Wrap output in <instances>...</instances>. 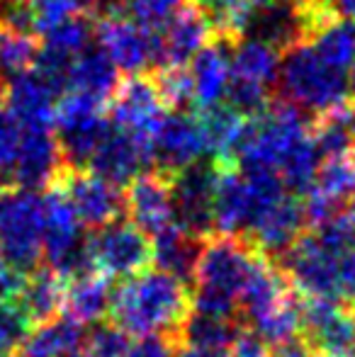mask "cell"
I'll use <instances>...</instances> for the list:
<instances>
[{
  "mask_svg": "<svg viewBox=\"0 0 355 357\" xmlns=\"http://www.w3.org/2000/svg\"><path fill=\"white\" fill-rule=\"evenodd\" d=\"M66 357H90V355L86 353V350H83V353H81V350H76V353H71V355H66Z\"/></svg>",
  "mask_w": 355,
  "mask_h": 357,
  "instance_id": "cell-53",
  "label": "cell"
},
{
  "mask_svg": "<svg viewBox=\"0 0 355 357\" xmlns=\"http://www.w3.org/2000/svg\"><path fill=\"white\" fill-rule=\"evenodd\" d=\"M304 224H307L304 204L294 192H285L258 216L248 234L261 253L282 255L292 245V241L302 234Z\"/></svg>",
  "mask_w": 355,
  "mask_h": 357,
  "instance_id": "cell-23",
  "label": "cell"
},
{
  "mask_svg": "<svg viewBox=\"0 0 355 357\" xmlns=\"http://www.w3.org/2000/svg\"><path fill=\"white\" fill-rule=\"evenodd\" d=\"M338 299L355 301V243L338 253Z\"/></svg>",
  "mask_w": 355,
  "mask_h": 357,
  "instance_id": "cell-42",
  "label": "cell"
},
{
  "mask_svg": "<svg viewBox=\"0 0 355 357\" xmlns=\"http://www.w3.org/2000/svg\"><path fill=\"white\" fill-rule=\"evenodd\" d=\"M3 197H5V183L0 180V204H3Z\"/></svg>",
  "mask_w": 355,
  "mask_h": 357,
  "instance_id": "cell-54",
  "label": "cell"
},
{
  "mask_svg": "<svg viewBox=\"0 0 355 357\" xmlns=\"http://www.w3.org/2000/svg\"><path fill=\"white\" fill-rule=\"evenodd\" d=\"M39 54V42L34 32L10 24H0V73L17 75L34 66Z\"/></svg>",
  "mask_w": 355,
  "mask_h": 357,
  "instance_id": "cell-34",
  "label": "cell"
},
{
  "mask_svg": "<svg viewBox=\"0 0 355 357\" xmlns=\"http://www.w3.org/2000/svg\"><path fill=\"white\" fill-rule=\"evenodd\" d=\"M256 260L258 253L239 236L219 234L217 238L199 245L192 270V280L197 282V289L190 299L192 311L234 319L239 296L251 278Z\"/></svg>",
  "mask_w": 355,
  "mask_h": 357,
  "instance_id": "cell-2",
  "label": "cell"
},
{
  "mask_svg": "<svg viewBox=\"0 0 355 357\" xmlns=\"http://www.w3.org/2000/svg\"><path fill=\"white\" fill-rule=\"evenodd\" d=\"M176 357H234L227 348H202V345H185Z\"/></svg>",
  "mask_w": 355,
  "mask_h": 357,
  "instance_id": "cell-46",
  "label": "cell"
},
{
  "mask_svg": "<svg viewBox=\"0 0 355 357\" xmlns=\"http://www.w3.org/2000/svg\"><path fill=\"white\" fill-rule=\"evenodd\" d=\"M86 340V331L78 321L68 319H49L37 324V328L29 331L27 340L22 343L24 357H66L81 350Z\"/></svg>",
  "mask_w": 355,
  "mask_h": 357,
  "instance_id": "cell-28",
  "label": "cell"
},
{
  "mask_svg": "<svg viewBox=\"0 0 355 357\" xmlns=\"http://www.w3.org/2000/svg\"><path fill=\"white\" fill-rule=\"evenodd\" d=\"M234 357H268V343L253 328H239L232 340Z\"/></svg>",
  "mask_w": 355,
  "mask_h": 357,
  "instance_id": "cell-44",
  "label": "cell"
},
{
  "mask_svg": "<svg viewBox=\"0 0 355 357\" xmlns=\"http://www.w3.org/2000/svg\"><path fill=\"white\" fill-rule=\"evenodd\" d=\"M0 255L5 265L27 275L44 260L42 195L17 188L0 204Z\"/></svg>",
  "mask_w": 355,
  "mask_h": 357,
  "instance_id": "cell-6",
  "label": "cell"
},
{
  "mask_svg": "<svg viewBox=\"0 0 355 357\" xmlns=\"http://www.w3.org/2000/svg\"><path fill=\"white\" fill-rule=\"evenodd\" d=\"M83 345L90 357H124L129 348V335L119 326L100 324L90 331V335H86Z\"/></svg>",
  "mask_w": 355,
  "mask_h": 357,
  "instance_id": "cell-40",
  "label": "cell"
},
{
  "mask_svg": "<svg viewBox=\"0 0 355 357\" xmlns=\"http://www.w3.org/2000/svg\"><path fill=\"white\" fill-rule=\"evenodd\" d=\"M10 3H20V0H0V5H10Z\"/></svg>",
  "mask_w": 355,
  "mask_h": 357,
  "instance_id": "cell-55",
  "label": "cell"
},
{
  "mask_svg": "<svg viewBox=\"0 0 355 357\" xmlns=\"http://www.w3.org/2000/svg\"><path fill=\"white\" fill-rule=\"evenodd\" d=\"M190 311L185 280L166 270H142L112 291L109 314L127 335H163L180 328Z\"/></svg>",
  "mask_w": 355,
  "mask_h": 357,
  "instance_id": "cell-1",
  "label": "cell"
},
{
  "mask_svg": "<svg viewBox=\"0 0 355 357\" xmlns=\"http://www.w3.org/2000/svg\"><path fill=\"white\" fill-rule=\"evenodd\" d=\"M119 83L117 66L107 59L103 49H83L71 63L66 88L83 90L100 100H107Z\"/></svg>",
  "mask_w": 355,
  "mask_h": 357,
  "instance_id": "cell-30",
  "label": "cell"
},
{
  "mask_svg": "<svg viewBox=\"0 0 355 357\" xmlns=\"http://www.w3.org/2000/svg\"><path fill=\"white\" fill-rule=\"evenodd\" d=\"M146 165H151V146L117 127H107L88 160V168L95 175L109 180L117 188L132 183Z\"/></svg>",
  "mask_w": 355,
  "mask_h": 357,
  "instance_id": "cell-19",
  "label": "cell"
},
{
  "mask_svg": "<svg viewBox=\"0 0 355 357\" xmlns=\"http://www.w3.org/2000/svg\"><path fill=\"white\" fill-rule=\"evenodd\" d=\"M199 253V238L180 229L178 224L168 226L166 231L153 236L151 243V260L166 273L176 275L180 280H192L195 260Z\"/></svg>",
  "mask_w": 355,
  "mask_h": 357,
  "instance_id": "cell-29",
  "label": "cell"
},
{
  "mask_svg": "<svg viewBox=\"0 0 355 357\" xmlns=\"http://www.w3.org/2000/svg\"><path fill=\"white\" fill-rule=\"evenodd\" d=\"M248 321H251V328L268 345H275L280 340H287L292 335H297V331L302 328V304L289 291L280 301H275L273 306L263 309L261 314L251 316Z\"/></svg>",
  "mask_w": 355,
  "mask_h": 357,
  "instance_id": "cell-33",
  "label": "cell"
},
{
  "mask_svg": "<svg viewBox=\"0 0 355 357\" xmlns=\"http://www.w3.org/2000/svg\"><path fill=\"white\" fill-rule=\"evenodd\" d=\"M86 253L90 268L105 278H129L151 263V241L134 221L114 219L86 236Z\"/></svg>",
  "mask_w": 355,
  "mask_h": 357,
  "instance_id": "cell-10",
  "label": "cell"
},
{
  "mask_svg": "<svg viewBox=\"0 0 355 357\" xmlns=\"http://www.w3.org/2000/svg\"><path fill=\"white\" fill-rule=\"evenodd\" d=\"M156 90L163 105L171 109H185L192 105V80L185 66H158Z\"/></svg>",
  "mask_w": 355,
  "mask_h": 357,
  "instance_id": "cell-38",
  "label": "cell"
},
{
  "mask_svg": "<svg viewBox=\"0 0 355 357\" xmlns=\"http://www.w3.org/2000/svg\"><path fill=\"white\" fill-rule=\"evenodd\" d=\"M219 165L212 163H197L178 170L171 175L173 188V202H176V221L180 229L188 234L207 236L214 231L212 221V199H214V183H217Z\"/></svg>",
  "mask_w": 355,
  "mask_h": 357,
  "instance_id": "cell-15",
  "label": "cell"
},
{
  "mask_svg": "<svg viewBox=\"0 0 355 357\" xmlns=\"http://www.w3.org/2000/svg\"><path fill=\"white\" fill-rule=\"evenodd\" d=\"M20 139H22V127L17 124V119L0 109V180L3 183H8V175L13 170Z\"/></svg>",
  "mask_w": 355,
  "mask_h": 357,
  "instance_id": "cell-41",
  "label": "cell"
},
{
  "mask_svg": "<svg viewBox=\"0 0 355 357\" xmlns=\"http://www.w3.org/2000/svg\"><path fill=\"white\" fill-rule=\"evenodd\" d=\"M195 5L212 27V34L232 44L248 32L256 13L253 0H195Z\"/></svg>",
  "mask_w": 355,
  "mask_h": 357,
  "instance_id": "cell-32",
  "label": "cell"
},
{
  "mask_svg": "<svg viewBox=\"0 0 355 357\" xmlns=\"http://www.w3.org/2000/svg\"><path fill=\"white\" fill-rule=\"evenodd\" d=\"M112 299V287L109 278H105L98 270H83L78 275H71L63 282V314L68 319L78 321L81 326L98 324L109 311Z\"/></svg>",
  "mask_w": 355,
  "mask_h": 357,
  "instance_id": "cell-25",
  "label": "cell"
},
{
  "mask_svg": "<svg viewBox=\"0 0 355 357\" xmlns=\"http://www.w3.org/2000/svg\"><path fill=\"white\" fill-rule=\"evenodd\" d=\"M333 17L355 20V0H322Z\"/></svg>",
  "mask_w": 355,
  "mask_h": 357,
  "instance_id": "cell-47",
  "label": "cell"
},
{
  "mask_svg": "<svg viewBox=\"0 0 355 357\" xmlns=\"http://www.w3.org/2000/svg\"><path fill=\"white\" fill-rule=\"evenodd\" d=\"M42 231L44 260L49 268L56 270L63 280L90 270L83 224L56 183L42 195Z\"/></svg>",
  "mask_w": 355,
  "mask_h": 357,
  "instance_id": "cell-8",
  "label": "cell"
},
{
  "mask_svg": "<svg viewBox=\"0 0 355 357\" xmlns=\"http://www.w3.org/2000/svg\"><path fill=\"white\" fill-rule=\"evenodd\" d=\"M32 328V319L22 309L17 296L15 299H0V355H10L17 348H22Z\"/></svg>",
  "mask_w": 355,
  "mask_h": 357,
  "instance_id": "cell-37",
  "label": "cell"
},
{
  "mask_svg": "<svg viewBox=\"0 0 355 357\" xmlns=\"http://www.w3.org/2000/svg\"><path fill=\"white\" fill-rule=\"evenodd\" d=\"M124 209L129 212V219L151 238L166 231L168 226L178 224L171 178L158 170L156 173H139L129 183Z\"/></svg>",
  "mask_w": 355,
  "mask_h": 357,
  "instance_id": "cell-18",
  "label": "cell"
},
{
  "mask_svg": "<svg viewBox=\"0 0 355 357\" xmlns=\"http://www.w3.org/2000/svg\"><path fill=\"white\" fill-rule=\"evenodd\" d=\"M232 49V80L227 98L241 114H256L270 102V90L278 83L280 52L258 37L236 39Z\"/></svg>",
  "mask_w": 355,
  "mask_h": 357,
  "instance_id": "cell-7",
  "label": "cell"
},
{
  "mask_svg": "<svg viewBox=\"0 0 355 357\" xmlns=\"http://www.w3.org/2000/svg\"><path fill=\"white\" fill-rule=\"evenodd\" d=\"M56 93L59 88H54L39 71L29 68L13 75L10 85H5L3 102H8V112L22 129H54Z\"/></svg>",
  "mask_w": 355,
  "mask_h": 357,
  "instance_id": "cell-21",
  "label": "cell"
},
{
  "mask_svg": "<svg viewBox=\"0 0 355 357\" xmlns=\"http://www.w3.org/2000/svg\"><path fill=\"white\" fill-rule=\"evenodd\" d=\"M199 132H202L204 153L214 158V163L227 165L234 160L241 142L243 127H246V114H241L232 105H209V107H199Z\"/></svg>",
  "mask_w": 355,
  "mask_h": 357,
  "instance_id": "cell-26",
  "label": "cell"
},
{
  "mask_svg": "<svg viewBox=\"0 0 355 357\" xmlns=\"http://www.w3.org/2000/svg\"><path fill=\"white\" fill-rule=\"evenodd\" d=\"M232 42L219 39L217 44H204L190 59V80H192V105L209 107L227 100L232 80Z\"/></svg>",
  "mask_w": 355,
  "mask_h": 357,
  "instance_id": "cell-24",
  "label": "cell"
},
{
  "mask_svg": "<svg viewBox=\"0 0 355 357\" xmlns=\"http://www.w3.org/2000/svg\"><path fill=\"white\" fill-rule=\"evenodd\" d=\"M5 100V80H3V73H0V105Z\"/></svg>",
  "mask_w": 355,
  "mask_h": 357,
  "instance_id": "cell-50",
  "label": "cell"
},
{
  "mask_svg": "<svg viewBox=\"0 0 355 357\" xmlns=\"http://www.w3.org/2000/svg\"><path fill=\"white\" fill-rule=\"evenodd\" d=\"M273 357H314V353H312V345H309V340L294 338V335H292V338L275 343Z\"/></svg>",
  "mask_w": 355,
  "mask_h": 357,
  "instance_id": "cell-45",
  "label": "cell"
},
{
  "mask_svg": "<svg viewBox=\"0 0 355 357\" xmlns=\"http://www.w3.org/2000/svg\"><path fill=\"white\" fill-rule=\"evenodd\" d=\"M66 168L68 165L63 160L61 146L52 129H22L8 185L39 192V190L52 188Z\"/></svg>",
  "mask_w": 355,
  "mask_h": 357,
  "instance_id": "cell-16",
  "label": "cell"
},
{
  "mask_svg": "<svg viewBox=\"0 0 355 357\" xmlns=\"http://www.w3.org/2000/svg\"><path fill=\"white\" fill-rule=\"evenodd\" d=\"M180 326H183L185 343L202 345V348H229L239 331L234 319L197 314V311H192V316H185V321Z\"/></svg>",
  "mask_w": 355,
  "mask_h": 357,
  "instance_id": "cell-35",
  "label": "cell"
},
{
  "mask_svg": "<svg viewBox=\"0 0 355 357\" xmlns=\"http://www.w3.org/2000/svg\"><path fill=\"white\" fill-rule=\"evenodd\" d=\"M103 102L105 100L73 88H68L56 100L54 127L59 132L56 139L68 168L88 165L95 146L100 144V139L107 132L109 124L105 119Z\"/></svg>",
  "mask_w": 355,
  "mask_h": 357,
  "instance_id": "cell-9",
  "label": "cell"
},
{
  "mask_svg": "<svg viewBox=\"0 0 355 357\" xmlns=\"http://www.w3.org/2000/svg\"><path fill=\"white\" fill-rule=\"evenodd\" d=\"M204 142L199 132L197 117L188 114L185 109H173L161 119L156 134L151 139V163L158 173L176 175L178 170L202 160Z\"/></svg>",
  "mask_w": 355,
  "mask_h": 357,
  "instance_id": "cell-17",
  "label": "cell"
},
{
  "mask_svg": "<svg viewBox=\"0 0 355 357\" xmlns=\"http://www.w3.org/2000/svg\"><path fill=\"white\" fill-rule=\"evenodd\" d=\"M312 142L319 155H341L355 146V100H343L331 109L319 114L317 127L312 132Z\"/></svg>",
  "mask_w": 355,
  "mask_h": 357,
  "instance_id": "cell-31",
  "label": "cell"
},
{
  "mask_svg": "<svg viewBox=\"0 0 355 357\" xmlns=\"http://www.w3.org/2000/svg\"><path fill=\"white\" fill-rule=\"evenodd\" d=\"M8 270H10V268H8V265H5L3 255H0V278H3V275H5V273H8Z\"/></svg>",
  "mask_w": 355,
  "mask_h": 357,
  "instance_id": "cell-51",
  "label": "cell"
},
{
  "mask_svg": "<svg viewBox=\"0 0 355 357\" xmlns=\"http://www.w3.org/2000/svg\"><path fill=\"white\" fill-rule=\"evenodd\" d=\"M156 34V66H185L212 37L197 5H183Z\"/></svg>",
  "mask_w": 355,
  "mask_h": 357,
  "instance_id": "cell-22",
  "label": "cell"
},
{
  "mask_svg": "<svg viewBox=\"0 0 355 357\" xmlns=\"http://www.w3.org/2000/svg\"><path fill=\"white\" fill-rule=\"evenodd\" d=\"M185 3L188 0H117V3H109L107 8L122 13L124 17H129L149 32H158Z\"/></svg>",
  "mask_w": 355,
  "mask_h": 357,
  "instance_id": "cell-36",
  "label": "cell"
},
{
  "mask_svg": "<svg viewBox=\"0 0 355 357\" xmlns=\"http://www.w3.org/2000/svg\"><path fill=\"white\" fill-rule=\"evenodd\" d=\"M338 253L341 248L312 231L299 234L282 255L287 282L307 296H331L338 299Z\"/></svg>",
  "mask_w": 355,
  "mask_h": 357,
  "instance_id": "cell-11",
  "label": "cell"
},
{
  "mask_svg": "<svg viewBox=\"0 0 355 357\" xmlns=\"http://www.w3.org/2000/svg\"><path fill=\"white\" fill-rule=\"evenodd\" d=\"M0 357H24V355H15V353H10V355H0Z\"/></svg>",
  "mask_w": 355,
  "mask_h": 357,
  "instance_id": "cell-57",
  "label": "cell"
},
{
  "mask_svg": "<svg viewBox=\"0 0 355 357\" xmlns=\"http://www.w3.org/2000/svg\"><path fill=\"white\" fill-rule=\"evenodd\" d=\"M351 199H353V204H351V212H353V216H355V192H353V197H351Z\"/></svg>",
  "mask_w": 355,
  "mask_h": 357,
  "instance_id": "cell-56",
  "label": "cell"
},
{
  "mask_svg": "<svg viewBox=\"0 0 355 357\" xmlns=\"http://www.w3.org/2000/svg\"><path fill=\"white\" fill-rule=\"evenodd\" d=\"M285 192L282 178L268 168H219L214 183V231L229 236L248 234L256 219Z\"/></svg>",
  "mask_w": 355,
  "mask_h": 357,
  "instance_id": "cell-3",
  "label": "cell"
},
{
  "mask_svg": "<svg viewBox=\"0 0 355 357\" xmlns=\"http://www.w3.org/2000/svg\"><path fill=\"white\" fill-rule=\"evenodd\" d=\"M278 83L285 102L302 112L322 114L333 105L351 100L348 73L324 61L309 42H299L287 49L285 61H280Z\"/></svg>",
  "mask_w": 355,
  "mask_h": 357,
  "instance_id": "cell-5",
  "label": "cell"
},
{
  "mask_svg": "<svg viewBox=\"0 0 355 357\" xmlns=\"http://www.w3.org/2000/svg\"><path fill=\"white\" fill-rule=\"evenodd\" d=\"M93 34L117 71L134 75L149 66H156V34L139 27L117 10L107 8Z\"/></svg>",
  "mask_w": 355,
  "mask_h": 357,
  "instance_id": "cell-12",
  "label": "cell"
},
{
  "mask_svg": "<svg viewBox=\"0 0 355 357\" xmlns=\"http://www.w3.org/2000/svg\"><path fill=\"white\" fill-rule=\"evenodd\" d=\"M112 3V0H81V5H86V8H93V10H98V8H107V5Z\"/></svg>",
  "mask_w": 355,
  "mask_h": 357,
  "instance_id": "cell-48",
  "label": "cell"
},
{
  "mask_svg": "<svg viewBox=\"0 0 355 357\" xmlns=\"http://www.w3.org/2000/svg\"><path fill=\"white\" fill-rule=\"evenodd\" d=\"M109 117L117 129L151 146L158 124L166 117V105L151 80L129 75L124 83H117L114 93L109 95Z\"/></svg>",
  "mask_w": 355,
  "mask_h": 357,
  "instance_id": "cell-13",
  "label": "cell"
},
{
  "mask_svg": "<svg viewBox=\"0 0 355 357\" xmlns=\"http://www.w3.org/2000/svg\"><path fill=\"white\" fill-rule=\"evenodd\" d=\"M61 192L66 195L68 204L81 219L83 226L98 229L109 221L119 219L124 212V195L117 185L95 175L93 170L66 168L56 180Z\"/></svg>",
  "mask_w": 355,
  "mask_h": 357,
  "instance_id": "cell-14",
  "label": "cell"
},
{
  "mask_svg": "<svg viewBox=\"0 0 355 357\" xmlns=\"http://www.w3.org/2000/svg\"><path fill=\"white\" fill-rule=\"evenodd\" d=\"M124 357H176V350L163 335H139L137 343H129Z\"/></svg>",
  "mask_w": 355,
  "mask_h": 357,
  "instance_id": "cell-43",
  "label": "cell"
},
{
  "mask_svg": "<svg viewBox=\"0 0 355 357\" xmlns=\"http://www.w3.org/2000/svg\"><path fill=\"white\" fill-rule=\"evenodd\" d=\"M63 282L66 280L47 268H37L32 273L24 275L22 287L17 291V301L22 304V309L27 311V316L32 319V324H42L49 321L61 311L63 304Z\"/></svg>",
  "mask_w": 355,
  "mask_h": 357,
  "instance_id": "cell-27",
  "label": "cell"
},
{
  "mask_svg": "<svg viewBox=\"0 0 355 357\" xmlns=\"http://www.w3.org/2000/svg\"><path fill=\"white\" fill-rule=\"evenodd\" d=\"M34 32H47L81 10V0H24Z\"/></svg>",
  "mask_w": 355,
  "mask_h": 357,
  "instance_id": "cell-39",
  "label": "cell"
},
{
  "mask_svg": "<svg viewBox=\"0 0 355 357\" xmlns=\"http://www.w3.org/2000/svg\"><path fill=\"white\" fill-rule=\"evenodd\" d=\"M302 328L312 348L324 353L355 350V311L331 296H309L302 304Z\"/></svg>",
  "mask_w": 355,
  "mask_h": 357,
  "instance_id": "cell-20",
  "label": "cell"
},
{
  "mask_svg": "<svg viewBox=\"0 0 355 357\" xmlns=\"http://www.w3.org/2000/svg\"><path fill=\"white\" fill-rule=\"evenodd\" d=\"M270 3H275V0H253V5H256V8H263V5H270Z\"/></svg>",
  "mask_w": 355,
  "mask_h": 357,
  "instance_id": "cell-52",
  "label": "cell"
},
{
  "mask_svg": "<svg viewBox=\"0 0 355 357\" xmlns=\"http://www.w3.org/2000/svg\"><path fill=\"white\" fill-rule=\"evenodd\" d=\"M322 357H355V350H333V353H324Z\"/></svg>",
  "mask_w": 355,
  "mask_h": 357,
  "instance_id": "cell-49",
  "label": "cell"
},
{
  "mask_svg": "<svg viewBox=\"0 0 355 357\" xmlns=\"http://www.w3.org/2000/svg\"><path fill=\"white\" fill-rule=\"evenodd\" d=\"M309 129L302 109L289 102L266 105L261 112L251 114L243 127L234 160L241 168H268L280 175L289 158L309 142Z\"/></svg>",
  "mask_w": 355,
  "mask_h": 357,
  "instance_id": "cell-4",
  "label": "cell"
}]
</instances>
